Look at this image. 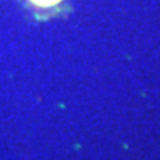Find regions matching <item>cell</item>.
I'll use <instances>...</instances> for the list:
<instances>
[{
  "mask_svg": "<svg viewBox=\"0 0 160 160\" xmlns=\"http://www.w3.org/2000/svg\"><path fill=\"white\" fill-rule=\"evenodd\" d=\"M29 2L38 8H51L58 6L62 0H29Z\"/></svg>",
  "mask_w": 160,
  "mask_h": 160,
  "instance_id": "obj_1",
  "label": "cell"
}]
</instances>
